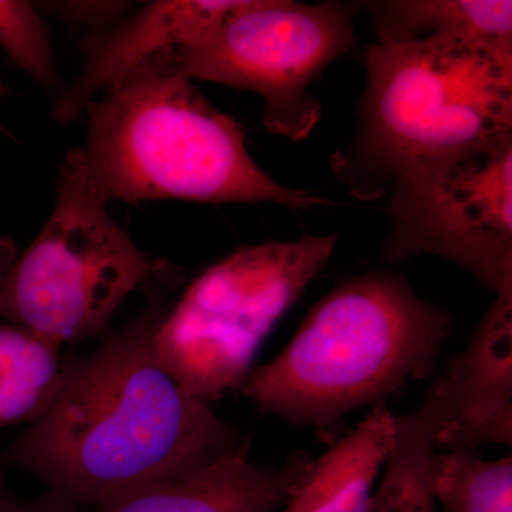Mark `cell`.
Masks as SVG:
<instances>
[{
    "instance_id": "12",
    "label": "cell",
    "mask_w": 512,
    "mask_h": 512,
    "mask_svg": "<svg viewBox=\"0 0 512 512\" xmlns=\"http://www.w3.org/2000/svg\"><path fill=\"white\" fill-rule=\"evenodd\" d=\"M394 417L384 403L376 404L355 430L312 461L282 512H366L396 444Z\"/></svg>"
},
{
    "instance_id": "13",
    "label": "cell",
    "mask_w": 512,
    "mask_h": 512,
    "mask_svg": "<svg viewBox=\"0 0 512 512\" xmlns=\"http://www.w3.org/2000/svg\"><path fill=\"white\" fill-rule=\"evenodd\" d=\"M396 444L366 512H434V474L439 440L446 426L443 394L431 384L412 414L394 417Z\"/></svg>"
},
{
    "instance_id": "4",
    "label": "cell",
    "mask_w": 512,
    "mask_h": 512,
    "mask_svg": "<svg viewBox=\"0 0 512 512\" xmlns=\"http://www.w3.org/2000/svg\"><path fill=\"white\" fill-rule=\"evenodd\" d=\"M367 87L333 173L353 197H384L397 167L512 133V45L437 35L367 47Z\"/></svg>"
},
{
    "instance_id": "19",
    "label": "cell",
    "mask_w": 512,
    "mask_h": 512,
    "mask_svg": "<svg viewBox=\"0 0 512 512\" xmlns=\"http://www.w3.org/2000/svg\"><path fill=\"white\" fill-rule=\"evenodd\" d=\"M0 92H2V90H0ZM2 130H3V127H2V126H0V131H2Z\"/></svg>"
},
{
    "instance_id": "16",
    "label": "cell",
    "mask_w": 512,
    "mask_h": 512,
    "mask_svg": "<svg viewBox=\"0 0 512 512\" xmlns=\"http://www.w3.org/2000/svg\"><path fill=\"white\" fill-rule=\"evenodd\" d=\"M434 493L444 512H512V458L488 461L474 451L439 453Z\"/></svg>"
},
{
    "instance_id": "15",
    "label": "cell",
    "mask_w": 512,
    "mask_h": 512,
    "mask_svg": "<svg viewBox=\"0 0 512 512\" xmlns=\"http://www.w3.org/2000/svg\"><path fill=\"white\" fill-rule=\"evenodd\" d=\"M60 349L22 326L0 323V429L45 413L62 382Z\"/></svg>"
},
{
    "instance_id": "14",
    "label": "cell",
    "mask_w": 512,
    "mask_h": 512,
    "mask_svg": "<svg viewBox=\"0 0 512 512\" xmlns=\"http://www.w3.org/2000/svg\"><path fill=\"white\" fill-rule=\"evenodd\" d=\"M370 6L379 42L404 43L451 35L512 45L510 0H402Z\"/></svg>"
},
{
    "instance_id": "18",
    "label": "cell",
    "mask_w": 512,
    "mask_h": 512,
    "mask_svg": "<svg viewBox=\"0 0 512 512\" xmlns=\"http://www.w3.org/2000/svg\"><path fill=\"white\" fill-rule=\"evenodd\" d=\"M80 508L64 503L46 493L39 498L13 497L0 488V512H79Z\"/></svg>"
},
{
    "instance_id": "17",
    "label": "cell",
    "mask_w": 512,
    "mask_h": 512,
    "mask_svg": "<svg viewBox=\"0 0 512 512\" xmlns=\"http://www.w3.org/2000/svg\"><path fill=\"white\" fill-rule=\"evenodd\" d=\"M0 47L36 82L55 89L57 72L49 32L30 3L0 0Z\"/></svg>"
},
{
    "instance_id": "20",
    "label": "cell",
    "mask_w": 512,
    "mask_h": 512,
    "mask_svg": "<svg viewBox=\"0 0 512 512\" xmlns=\"http://www.w3.org/2000/svg\"><path fill=\"white\" fill-rule=\"evenodd\" d=\"M0 282H2V279H0Z\"/></svg>"
},
{
    "instance_id": "9",
    "label": "cell",
    "mask_w": 512,
    "mask_h": 512,
    "mask_svg": "<svg viewBox=\"0 0 512 512\" xmlns=\"http://www.w3.org/2000/svg\"><path fill=\"white\" fill-rule=\"evenodd\" d=\"M446 426L439 448L474 451L512 444V295H495L466 348L436 380Z\"/></svg>"
},
{
    "instance_id": "5",
    "label": "cell",
    "mask_w": 512,
    "mask_h": 512,
    "mask_svg": "<svg viewBox=\"0 0 512 512\" xmlns=\"http://www.w3.org/2000/svg\"><path fill=\"white\" fill-rule=\"evenodd\" d=\"M83 150L60 167L49 220L0 282V316L62 348L97 335L160 262L111 218Z\"/></svg>"
},
{
    "instance_id": "11",
    "label": "cell",
    "mask_w": 512,
    "mask_h": 512,
    "mask_svg": "<svg viewBox=\"0 0 512 512\" xmlns=\"http://www.w3.org/2000/svg\"><path fill=\"white\" fill-rule=\"evenodd\" d=\"M312 460L296 454L281 467L248 458V443L173 477L79 512H278Z\"/></svg>"
},
{
    "instance_id": "1",
    "label": "cell",
    "mask_w": 512,
    "mask_h": 512,
    "mask_svg": "<svg viewBox=\"0 0 512 512\" xmlns=\"http://www.w3.org/2000/svg\"><path fill=\"white\" fill-rule=\"evenodd\" d=\"M150 311L64 363L55 399L6 450L46 493L90 508L221 456L237 433L158 359Z\"/></svg>"
},
{
    "instance_id": "6",
    "label": "cell",
    "mask_w": 512,
    "mask_h": 512,
    "mask_svg": "<svg viewBox=\"0 0 512 512\" xmlns=\"http://www.w3.org/2000/svg\"><path fill=\"white\" fill-rule=\"evenodd\" d=\"M336 242V235L265 242L212 265L158 320L160 362L207 404L242 386L262 342L322 271Z\"/></svg>"
},
{
    "instance_id": "3",
    "label": "cell",
    "mask_w": 512,
    "mask_h": 512,
    "mask_svg": "<svg viewBox=\"0 0 512 512\" xmlns=\"http://www.w3.org/2000/svg\"><path fill=\"white\" fill-rule=\"evenodd\" d=\"M450 328L447 313L404 276H356L330 291L241 389L262 412L320 429L426 376Z\"/></svg>"
},
{
    "instance_id": "7",
    "label": "cell",
    "mask_w": 512,
    "mask_h": 512,
    "mask_svg": "<svg viewBox=\"0 0 512 512\" xmlns=\"http://www.w3.org/2000/svg\"><path fill=\"white\" fill-rule=\"evenodd\" d=\"M382 258L436 255L512 295V133L396 168Z\"/></svg>"
},
{
    "instance_id": "8",
    "label": "cell",
    "mask_w": 512,
    "mask_h": 512,
    "mask_svg": "<svg viewBox=\"0 0 512 512\" xmlns=\"http://www.w3.org/2000/svg\"><path fill=\"white\" fill-rule=\"evenodd\" d=\"M353 43L348 5L248 0L200 43L168 55L175 69L191 80L261 96L266 130L299 143L311 136L322 116L309 87Z\"/></svg>"
},
{
    "instance_id": "10",
    "label": "cell",
    "mask_w": 512,
    "mask_h": 512,
    "mask_svg": "<svg viewBox=\"0 0 512 512\" xmlns=\"http://www.w3.org/2000/svg\"><path fill=\"white\" fill-rule=\"evenodd\" d=\"M247 2L170 0L151 3L119 28L97 37L87 46L83 72L60 97L56 119L72 121L99 93L117 84L151 57L197 45Z\"/></svg>"
},
{
    "instance_id": "2",
    "label": "cell",
    "mask_w": 512,
    "mask_h": 512,
    "mask_svg": "<svg viewBox=\"0 0 512 512\" xmlns=\"http://www.w3.org/2000/svg\"><path fill=\"white\" fill-rule=\"evenodd\" d=\"M168 52L86 107L83 153L107 201L274 202L291 210L328 204L266 174L242 127L175 69Z\"/></svg>"
}]
</instances>
